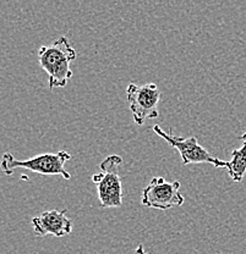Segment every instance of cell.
I'll return each instance as SVG.
<instances>
[{
    "label": "cell",
    "mask_w": 246,
    "mask_h": 254,
    "mask_svg": "<svg viewBox=\"0 0 246 254\" xmlns=\"http://www.w3.org/2000/svg\"><path fill=\"white\" fill-rule=\"evenodd\" d=\"M78 53L66 37H60L52 46H43L38 50V62L48 75L49 88H63L73 77L70 64L75 62Z\"/></svg>",
    "instance_id": "obj_1"
},
{
    "label": "cell",
    "mask_w": 246,
    "mask_h": 254,
    "mask_svg": "<svg viewBox=\"0 0 246 254\" xmlns=\"http://www.w3.org/2000/svg\"><path fill=\"white\" fill-rule=\"evenodd\" d=\"M70 159L71 154L66 150L44 153L26 160H17L11 153H4L0 160V169L6 176H11L16 169H27L44 176H63L65 180H70L71 175L65 170V163Z\"/></svg>",
    "instance_id": "obj_2"
},
{
    "label": "cell",
    "mask_w": 246,
    "mask_h": 254,
    "mask_svg": "<svg viewBox=\"0 0 246 254\" xmlns=\"http://www.w3.org/2000/svg\"><path fill=\"white\" fill-rule=\"evenodd\" d=\"M123 164V158L119 155H109L100 163V173L92 176V182L96 184L100 206L118 208L123 204V184L118 170Z\"/></svg>",
    "instance_id": "obj_3"
},
{
    "label": "cell",
    "mask_w": 246,
    "mask_h": 254,
    "mask_svg": "<svg viewBox=\"0 0 246 254\" xmlns=\"http://www.w3.org/2000/svg\"><path fill=\"white\" fill-rule=\"evenodd\" d=\"M153 131L161 138H163L166 143H169L174 149L178 150L184 165L207 163L213 165L214 168H226L227 161L214 157L207 149H205L202 145L198 144L196 137L175 136V134H173L171 129L166 132L158 125L153 126Z\"/></svg>",
    "instance_id": "obj_4"
},
{
    "label": "cell",
    "mask_w": 246,
    "mask_h": 254,
    "mask_svg": "<svg viewBox=\"0 0 246 254\" xmlns=\"http://www.w3.org/2000/svg\"><path fill=\"white\" fill-rule=\"evenodd\" d=\"M129 109L137 125H144L148 119H157L160 116L158 104L161 100V91L157 84L147 83L136 86L130 83L126 88Z\"/></svg>",
    "instance_id": "obj_5"
},
{
    "label": "cell",
    "mask_w": 246,
    "mask_h": 254,
    "mask_svg": "<svg viewBox=\"0 0 246 254\" xmlns=\"http://www.w3.org/2000/svg\"><path fill=\"white\" fill-rule=\"evenodd\" d=\"M142 204L148 208L168 210L173 206L184 204L185 198L180 192V182H168L162 176L153 177L142 190Z\"/></svg>",
    "instance_id": "obj_6"
},
{
    "label": "cell",
    "mask_w": 246,
    "mask_h": 254,
    "mask_svg": "<svg viewBox=\"0 0 246 254\" xmlns=\"http://www.w3.org/2000/svg\"><path fill=\"white\" fill-rule=\"evenodd\" d=\"M68 210L43 211L32 219L33 231L37 236L43 237L52 235L55 237H64L73 231V221L66 215Z\"/></svg>",
    "instance_id": "obj_7"
},
{
    "label": "cell",
    "mask_w": 246,
    "mask_h": 254,
    "mask_svg": "<svg viewBox=\"0 0 246 254\" xmlns=\"http://www.w3.org/2000/svg\"><path fill=\"white\" fill-rule=\"evenodd\" d=\"M242 147L232 152V160L227 161L226 169L234 182H242L246 174V132L242 136Z\"/></svg>",
    "instance_id": "obj_8"
},
{
    "label": "cell",
    "mask_w": 246,
    "mask_h": 254,
    "mask_svg": "<svg viewBox=\"0 0 246 254\" xmlns=\"http://www.w3.org/2000/svg\"><path fill=\"white\" fill-rule=\"evenodd\" d=\"M135 254H148L146 251H145V248H144V246L142 245H140L139 247L136 248V251H135Z\"/></svg>",
    "instance_id": "obj_9"
}]
</instances>
